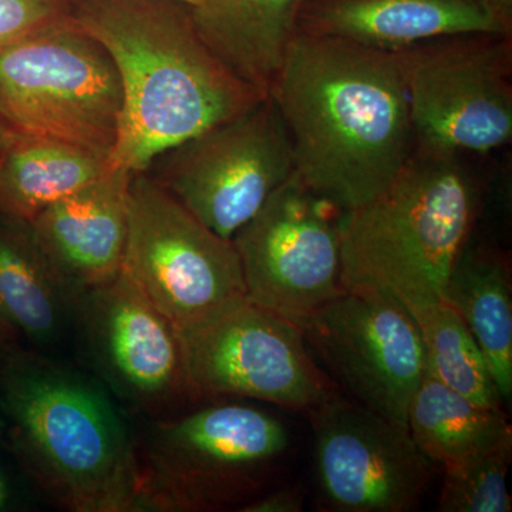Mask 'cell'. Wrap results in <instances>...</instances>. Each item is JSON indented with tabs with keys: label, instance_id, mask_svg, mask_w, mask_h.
<instances>
[{
	"label": "cell",
	"instance_id": "cell-1",
	"mask_svg": "<svg viewBox=\"0 0 512 512\" xmlns=\"http://www.w3.org/2000/svg\"><path fill=\"white\" fill-rule=\"evenodd\" d=\"M269 96L291 138L296 175L339 212L372 200L412 153L397 52L298 32Z\"/></svg>",
	"mask_w": 512,
	"mask_h": 512
},
{
	"label": "cell",
	"instance_id": "cell-2",
	"mask_svg": "<svg viewBox=\"0 0 512 512\" xmlns=\"http://www.w3.org/2000/svg\"><path fill=\"white\" fill-rule=\"evenodd\" d=\"M67 18L109 53L123 89L110 167L144 173L167 151L262 99L211 52L174 0H66Z\"/></svg>",
	"mask_w": 512,
	"mask_h": 512
},
{
	"label": "cell",
	"instance_id": "cell-3",
	"mask_svg": "<svg viewBox=\"0 0 512 512\" xmlns=\"http://www.w3.org/2000/svg\"><path fill=\"white\" fill-rule=\"evenodd\" d=\"M13 444L46 493L74 512H131L137 446L106 386L29 353L0 379Z\"/></svg>",
	"mask_w": 512,
	"mask_h": 512
},
{
	"label": "cell",
	"instance_id": "cell-4",
	"mask_svg": "<svg viewBox=\"0 0 512 512\" xmlns=\"http://www.w3.org/2000/svg\"><path fill=\"white\" fill-rule=\"evenodd\" d=\"M470 157L417 146L372 200L340 212L343 291L441 299L470 244L481 187Z\"/></svg>",
	"mask_w": 512,
	"mask_h": 512
},
{
	"label": "cell",
	"instance_id": "cell-5",
	"mask_svg": "<svg viewBox=\"0 0 512 512\" xmlns=\"http://www.w3.org/2000/svg\"><path fill=\"white\" fill-rule=\"evenodd\" d=\"M289 443L281 420L245 404L160 421L137 448L134 511H214L242 503Z\"/></svg>",
	"mask_w": 512,
	"mask_h": 512
},
{
	"label": "cell",
	"instance_id": "cell-6",
	"mask_svg": "<svg viewBox=\"0 0 512 512\" xmlns=\"http://www.w3.org/2000/svg\"><path fill=\"white\" fill-rule=\"evenodd\" d=\"M121 111L113 60L69 18L0 52V121L13 134L53 138L110 160Z\"/></svg>",
	"mask_w": 512,
	"mask_h": 512
},
{
	"label": "cell",
	"instance_id": "cell-7",
	"mask_svg": "<svg viewBox=\"0 0 512 512\" xmlns=\"http://www.w3.org/2000/svg\"><path fill=\"white\" fill-rule=\"evenodd\" d=\"M399 53L413 141L484 156L512 138V35L458 33Z\"/></svg>",
	"mask_w": 512,
	"mask_h": 512
},
{
	"label": "cell",
	"instance_id": "cell-8",
	"mask_svg": "<svg viewBox=\"0 0 512 512\" xmlns=\"http://www.w3.org/2000/svg\"><path fill=\"white\" fill-rule=\"evenodd\" d=\"M123 272L183 330L247 296L234 242L185 210L147 173L128 185V237Z\"/></svg>",
	"mask_w": 512,
	"mask_h": 512
},
{
	"label": "cell",
	"instance_id": "cell-9",
	"mask_svg": "<svg viewBox=\"0 0 512 512\" xmlns=\"http://www.w3.org/2000/svg\"><path fill=\"white\" fill-rule=\"evenodd\" d=\"M221 238L232 241L295 173L291 138L271 96L167 151L147 171Z\"/></svg>",
	"mask_w": 512,
	"mask_h": 512
},
{
	"label": "cell",
	"instance_id": "cell-10",
	"mask_svg": "<svg viewBox=\"0 0 512 512\" xmlns=\"http://www.w3.org/2000/svg\"><path fill=\"white\" fill-rule=\"evenodd\" d=\"M194 396H238L315 409L335 389L302 329L247 296L180 332Z\"/></svg>",
	"mask_w": 512,
	"mask_h": 512
},
{
	"label": "cell",
	"instance_id": "cell-11",
	"mask_svg": "<svg viewBox=\"0 0 512 512\" xmlns=\"http://www.w3.org/2000/svg\"><path fill=\"white\" fill-rule=\"evenodd\" d=\"M293 173L232 238L249 301L303 328L343 292L339 218ZM336 210V208H335Z\"/></svg>",
	"mask_w": 512,
	"mask_h": 512
},
{
	"label": "cell",
	"instance_id": "cell-12",
	"mask_svg": "<svg viewBox=\"0 0 512 512\" xmlns=\"http://www.w3.org/2000/svg\"><path fill=\"white\" fill-rule=\"evenodd\" d=\"M302 332L357 403L407 426L427 360L419 329L396 296L343 291Z\"/></svg>",
	"mask_w": 512,
	"mask_h": 512
},
{
	"label": "cell",
	"instance_id": "cell-13",
	"mask_svg": "<svg viewBox=\"0 0 512 512\" xmlns=\"http://www.w3.org/2000/svg\"><path fill=\"white\" fill-rule=\"evenodd\" d=\"M320 498L336 512L419 507L431 461L409 427L333 393L311 410Z\"/></svg>",
	"mask_w": 512,
	"mask_h": 512
},
{
	"label": "cell",
	"instance_id": "cell-14",
	"mask_svg": "<svg viewBox=\"0 0 512 512\" xmlns=\"http://www.w3.org/2000/svg\"><path fill=\"white\" fill-rule=\"evenodd\" d=\"M73 318L104 386L160 412L192 397L180 330L123 271L74 299Z\"/></svg>",
	"mask_w": 512,
	"mask_h": 512
},
{
	"label": "cell",
	"instance_id": "cell-15",
	"mask_svg": "<svg viewBox=\"0 0 512 512\" xmlns=\"http://www.w3.org/2000/svg\"><path fill=\"white\" fill-rule=\"evenodd\" d=\"M131 175L111 168L26 224L33 245L74 299L123 271Z\"/></svg>",
	"mask_w": 512,
	"mask_h": 512
},
{
	"label": "cell",
	"instance_id": "cell-16",
	"mask_svg": "<svg viewBox=\"0 0 512 512\" xmlns=\"http://www.w3.org/2000/svg\"><path fill=\"white\" fill-rule=\"evenodd\" d=\"M298 32L384 52L458 33H508L481 0H306Z\"/></svg>",
	"mask_w": 512,
	"mask_h": 512
},
{
	"label": "cell",
	"instance_id": "cell-17",
	"mask_svg": "<svg viewBox=\"0 0 512 512\" xmlns=\"http://www.w3.org/2000/svg\"><path fill=\"white\" fill-rule=\"evenodd\" d=\"M306 0H215L190 9L211 52L242 82L269 96L299 30Z\"/></svg>",
	"mask_w": 512,
	"mask_h": 512
},
{
	"label": "cell",
	"instance_id": "cell-18",
	"mask_svg": "<svg viewBox=\"0 0 512 512\" xmlns=\"http://www.w3.org/2000/svg\"><path fill=\"white\" fill-rule=\"evenodd\" d=\"M110 170L109 158L82 147L13 134L0 147V212L16 224H29Z\"/></svg>",
	"mask_w": 512,
	"mask_h": 512
},
{
	"label": "cell",
	"instance_id": "cell-19",
	"mask_svg": "<svg viewBox=\"0 0 512 512\" xmlns=\"http://www.w3.org/2000/svg\"><path fill=\"white\" fill-rule=\"evenodd\" d=\"M443 301L456 309L490 367L503 402L512 396V299L507 264L470 244L454 265Z\"/></svg>",
	"mask_w": 512,
	"mask_h": 512
},
{
	"label": "cell",
	"instance_id": "cell-20",
	"mask_svg": "<svg viewBox=\"0 0 512 512\" xmlns=\"http://www.w3.org/2000/svg\"><path fill=\"white\" fill-rule=\"evenodd\" d=\"M0 227V318L35 345H52L72 319L74 296L28 234L26 225Z\"/></svg>",
	"mask_w": 512,
	"mask_h": 512
},
{
	"label": "cell",
	"instance_id": "cell-21",
	"mask_svg": "<svg viewBox=\"0 0 512 512\" xmlns=\"http://www.w3.org/2000/svg\"><path fill=\"white\" fill-rule=\"evenodd\" d=\"M407 427L421 453L443 466L512 440L503 409L471 402L427 367L410 402Z\"/></svg>",
	"mask_w": 512,
	"mask_h": 512
},
{
	"label": "cell",
	"instance_id": "cell-22",
	"mask_svg": "<svg viewBox=\"0 0 512 512\" xmlns=\"http://www.w3.org/2000/svg\"><path fill=\"white\" fill-rule=\"evenodd\" d=\"M400 302L419 329L427 369L471 402L501 409L503 399L495 386L490 367L456 309L441 299Z\"/></svg>",
	"mask_w": 512,
	"mask_h": 512
},
{
	"label": "cell",
	"instance_id": "cell-23",
	"mask_svg": "<svg viewBox=\"0 0 512 512\" xmlns=\"http://www.w3.org/2000/svg\"><path fill=\"white\" fill-rule=\"evenodd\" d=\"M512 440L444 466L441 512H510L507 476Z\"/></svg>",
	"mask_w": 512,
	"mask_h": 512
},
{
	"label": "cell",
	"instance_id": "cell-24",
	"mask_svg": "<svg viewBox=\"0 0 512 512\" xmlns=\"http://www.w3.org/2000/svg\"><path fill=\"white\" fill-rule=\"evenodd\" d=\"M64 19L66 0H0V52Z\"/></svg>",
	"mask_w": 512,
	"mask_h": 512
},
{
	"label": "cell",
	"instance_id": "cell-25",
	"mask_svg": "<svg viewBox=\"0 0 512 512\" xmlns=\"http://www.w3.org/2000/svg\"><path fill=\"white\" fill-rule=\"evenodd\" d=\"M303 494L298 488H281L275 493L262 495L242 505V512H301Z\"/></svg>",
	"mask_w": 512,
	"mask_h": 512
},
{
	"label": "cell",
	"instance_id": "cell-26",
	"mask_svg": "<svg viewBox=\"0 0 512 512\" xmlns=\"http://www.w3.org/2000/svg\"><path fill=\"white\" fill-rule=\"evenodd\" d=\"M488 6L505 28L512 30V0H481Z\"/></svg>",
	"mask_w": 512,
	"mask_h": 512
},
{
	"label": "cell",
	"instance_id": "cell-27",
	"mask_svg": "<svg viewBox=\"0 0 512 512\" xmlns=\"http://www.w3.org/2000/svg\"><path fill=\"white\" fill-rule=\"evenodd\" d=\"M16 332L9 325H6L5 320L0 318V350L9 348L12 340L15 339Z\"/></svg>",
	"mask_w": 512,
	"mask_h": 512
},
{
	"label": "cell",
	"instance_id": "cell-28",
	"mask_svg": "<svg viewBox=\"0 0 512 512\" xmlns=\"http://www.w3.org/2000/svg\"><path fill=\"white\" fill-rule=\"evenodd\" d=\"M8 498V483H6L5 477L0 474V510H3V507H5L6 503H8Z\"/></svg>",
	"mask_w": 512,
	"mask_h": 512
},
{
	"label": "cell",
	"instance_id": "cell-29",
	"mask_svg": "<svg viewBox=\"0 0 512 512\" xmlns=\"http://www.w3.org/2000/svg\"><path fill=\"white\" fill-rule=\"evenodd\" d=\"M174 2L183 3L190 9L205 8V6L211 5L215 0H174Z\"/></svg>",
	"mask_w": 512,
	"mask_h": 512
},
{
	"label": "cell",
	"instance_id": "cell-30",
	"mask_svg": "<svg viewBox=\"0 0 512 512\" xmlns=\"http://www.w3.org/2000/svg\"><path fill=\"white\" fill-rule=\"evenodd\" d=\"M12 136V131H10L9 128L6 127L5 124L2 123V121H0V147H2L3 144H5L6 141H8L9 138Z\"/></svg>",
	"mask_w": 512,
	"mask_h": 512
},
{
	"label": "cell",
	"instance_id": "cell-31",
	"mask_svg": "<svg viewBox=\"0 0 512 512\" xmlns=\"http://www.w3.org/2000/svg\"><path fill=\"white\" fill-rule=\"evenodd\" d=\"M2 427H3V421H2V419H0V430H2Z\"/></svg>",
	"mask_w": 512,
	"mask_h": 512
}]
</instances>
